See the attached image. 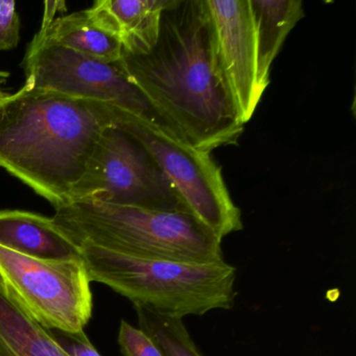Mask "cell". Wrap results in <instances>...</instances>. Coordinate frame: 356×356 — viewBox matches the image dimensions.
<instances>
[{
	"instance_id": "d6986e66",
	"label": "cell",
	"mask_w": 356,
	"mask_h": 356,
	"mask_svg": "<svg viewBox=\"0 0 356 356\" xmlns=\"http://www.w3.org/2000/svg\"><path fill=\"white\" fill-rule=\"evenodd\" d=\"M65 10L66 3L64 1H45V11L41 29L49 28L55 20L56 14Z\"/></svg>"
},
{
	"instance_id": "ba28073f",
	"label": "cell",
	"mask_w": 356,
	"mask_h": 356,
	"mask_svg": "<svg viewBox=\"0 0 356 356\" xmlns=\"http://www.w3.org/2000/svg\"><path fill=\"white\" fill-rule=\"evenodd\" d=\"M24 68L26 79L37 88L129 112L168 129L120 62L89 59L38 32L26 51Z\"/></svg>"
},
{
	"instance_id": "277c9868",
	"label": "cell",
	"mask_w": 356,
	"mask_h": 356,
	"mask_svg": "<svg viewBox=\"0 0 356 356\" xmlns=\"http://www.w3.org/2000/svg\"><path fill=\"white\" fill-rule=\"evenodd\" d=\"M80 247L91 282L110 287L133 306L179 318L234 306L237 270L226 261L187 264L124 255L87 243Z\"/></svg>"
},
{
	"instance_id": "52a82bcc",
	"label": "cell",
	"mask_w": 356,
	"mask_h": 356,
	"mask_svg": "<svg viewBox=\"0 0 356 356\" xmlns=\"http://www.w3.org/2000/svg\"><path fill=\"white\" fill-rule=\"evenodd\" d=\"M82 201L189 212L151 155L115 126L104 131L74 189L72 203Z\"/></svg>"
},
{
	"instance_id": "7c38bea8",
	"label": "cell",
	"mask_w": 356,
	"mask_h": 356,
	"mask_svg": "<svg viewBox=\"0 0 356 356\" xmlns=\"http://www.w3.org/2000/svg\"><path fill=\"white\" fill-rule=\"evenodd\" d=\"M250 6L257 45L258 86L264 93L275 58L304 16L303 3L301 0H250Z\"/></svg>"
},
{
	"instance_id": "9a60e30c",
	"label": "cell",
	"mask_w": 356,
	"mask_h": 356,
	"mask_svg": "<svg viewBox=\"0 0 356 356\" xmlns=\"http://www.w3.org/2000/svg\"><path fill=\"white\" fill-rule=\"evenodd\" d=\"M134 308L138 328L149 334L166 356H203L191 339L183 318L165 316L140 306Z\"/></svg>"
},
{
	"instance_id": "ac0fdd59",
	"label": "cell",
	"mask_w": 356,
	"mask_h": 356,
	"mask_svg": "<svg viewBox=\"0 0 356 356\" xmlns=\"http://www.w3.org/2000/svg\"><path fill=\"white\" fill-rule=\"evenodd\" d=\"M49 332L68 356H102L87 337L85 330L76 333L59 330H51Z\"/></svg>"
},
{
	"instance_id": "e0dca14e",
	"label": "cell",
	"mask_w": 356,
	"mask_h": 356,
	"mask_svg": "<svg viewBox=\"0 0 356 356\" xmlns=\"http://www.w3.org/2000/svg\"><path fill=\"white\" fill-rule=\"evenodd\" d=\"M20 40V17L14 0H0V51H10Z\"/></svg>"
},
{
	"instance_id": "8992f818",
	"label": "cell",
	"mask_w": 356,
	"mask_h": 356,
	"mask_svg": "<svg viewBox=\"0 0 356 356\" xmlns=\"http://www.w3.org/2000/svg\"><path fill=\"white\" fill-rule=\"evenodd\" d=\"M0 279L47 330L81 332L92 318L91 281L83 258L42 259L0 245Z\"/></svg>"
},
{
	"instance_id": "ffe728a7",
	"label": "cell",
	"mask_w": 356,
	"mask_h": 356,
	"mask_svg": "<svg viewBox=\"0 0 356 356\" xmlns=\"http://www.w3.org/2000/svg\"><path fill=\"white\" fill-rule=\"evenodd\" d=\"M10 74L7 72H3V70H0V99H5L9 93L7 91L3 90V85L7 82L8 79H9Z\"/></svg>"
},
{
	"instance_id": "5bb4252c",
	"label": "cell",
	"mask_w": 356,
	"mask_h": 356,
	"mask_svg": "<svg viewBox=\"0 0 356 356\" xmlns=\"http://www.w3.org/2000/svg\"><path fill=\"white\" fill-rule=\"evenodd\" d=\"M39 33L55 44L104 63L120 62L124 54L122 43L102 29L87 10L57 18Z\"/></svg>"
},
{
	"instance_id": "9c48e42d",
	"label": "cell",
	"mask_w": 356,
	"mask_h": 356,
	"mask_svg": "<svg viewBox=\"0 0 356 356\" xmlns=\"http://www.w3.org/2000/svg\"><path fill=\"white\" fill-rule=\"evenodd\" d=\"M218 76L245 126L264 92L258 86L257 45L250 0H202Z\"/></svg>"
},
{
	"instance_id": "7a4b0ae2",
	"label": "cell",
	"mask_w": 356,
	"mask_h": 356,
	"mask_svg": "<svg viewBox=\"0 0 356 356\" xmlns=\"http://www.w3.org/2000/svg\"><path fill=\"white\" fill-rule=\"evenodd\" d=\"M112 126L110 107L37 88L26 79L0 99V168L55 210L65 207Z\"/></svg>"
},
{
	"instance_id": "2e32d148",
	"label": "cell",
	"mask_w": 356,
	"mask_h": 356,
	"mask_svg": "<svg viewBox=\"0 0 356 356\" xmlns=\"http://www.w3.org/2000/svg\"><path fill=\"white\" fill-rule=\"evenodd\" d=\"M118 341L122 356H166L149 334L124 320L120 322Z\"/></svg>"
},
{
	"instance_id": "30bf717a",
	"label": "cell",
	"mask_w": 356,
	"mask_h": 356,
	"mask_svg": "<svg viewBox=\"0 0 356 356\" xmlns=\"http://www.w3.org/2000/svg\"><path fill=\"white\" fill-rule=\"evenodd\" d=\"M166 3L168 0H97L87 11L122 43L124 53L145 55L159 38Z\"/></svg>"
},
{
	"instance_id": "5b68a950",
	"label": "cell",
	"mask_w": 356,
	"mask_h": 356,
	"mask_svg": "<svg viewBox=\"0 0 356 356\" xmlns=\"http://www.w3.org/2000/svg\"><path fill=\"white\" fill-rule=\"evenodd\" d=\"M113 124L134 138L170 179L191 214L220 241L243 229L241 209L231 199L222 170L200 151L160 124L122 110H111Z\"/></svg>"
},
{
	"instance_id": "8fae6325",
	"label": "cell",
	"mask_w": 356,
	"mask_h": 356,
	"mask_svg": "<svg viewBox=\"0 0 356 356\" xmlns=\"http://www.w3.org/2000/svg\"><path fill=\"white\" fill-rule=\"evenodd\" d=\"M0 245L42 259L82 258L80 245L53 218L26 210H0Z\"/></svg>"
},
{
	"instance_id": "6da1fadb",
	"label": "cell",
	"mask_w": 356,
	"mask_h": 356,
	"mask_svg": "<svg viewBox=\"0 0 356 356\" xmlns=\"http://www.w3.org/2000/svg\"><path fill=\"white\" fill-rule=\"evenodd\" d=\"M120 64L166 128L187 145L211 153L243 134L216 72L202 0H168L155 47L145 55L124 51Z\"/></svg>"
},
{
	"instance_id": "3957f363",
	"label": "cell",
	"mask_w": 356,
	"mask_h": 356,
	"mask_svg": "<svg viewBox=\"0 0 356 356\" xmlns=\"http://www.w3.org/2000/svg\"><path fill=\"white\" fill-rule=\"evenodd\" d=\"M53 218L78 245L187 264L225 261L222 241L189 212L82 201L56 210Z\"/></svg>"
},
{
	"instance_id": "4fadbf2b",
	"label": "cell",
	"mask_w": 356,
	"mask_h": 356,
	"mask_svg": "<svg viewBox=\"0 0 356 356\" xmlns=\"http://www.w3.org/2000/svg\"><path fill=\"white\" fill-rule=\"evenodd\" d=\"M0 356H68L33 320L0 279Z\"/></svg>"
}]
</instances>
